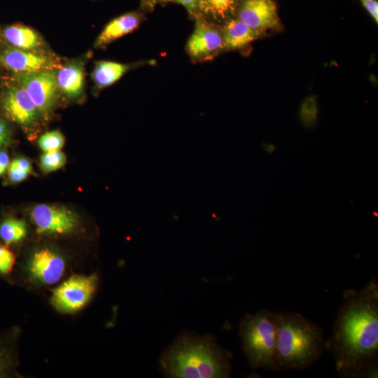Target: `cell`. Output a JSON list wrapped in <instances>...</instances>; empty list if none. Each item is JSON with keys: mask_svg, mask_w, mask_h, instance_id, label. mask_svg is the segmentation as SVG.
I'll use <instances>...</instances> for the list:
<instances>
[{"mask_svg": "<svg viewBox=\"0 0 378 378\" xmlns=\"http://www.w3.org/2000/svg\"><path fill=\"white\" fill-rule=\"evenodd\" d=\"M27 225L24 220L8 218L0 224V238L10 244L22 240L27 235Z\"/></svg>", "mask_w": 378, "mask_h": 378, "instance_id": "cell-19", "label": "cell"}, {"mask_svg": "<svg viewBox=\"0 0 378 378\" xmlns=\"http://www.w3.org/2000/svg\"><path fill=\"white\" fill-rule=\"evenodd\" d=\"M55 71L17 74L16 77V81L26 90L41 116L45 119L51 115L57 99Z\"/></svg>", "mask_w": 378, "mask_h": 378, "instance_id": "cell-8", "label": "cell"}, {"mask_svg": "<svg viewBox=\"0 0 378 378\" xmlns=\"http://www.w3.org/2000/svg\"><path fill=\"white\" fill-rule=\"evenodd\" d=\"M14 254L6 247L0 245V274L10 273L15 264Z\"/></svg>", "mask_w": 378, "mask_h": 378, "instance_id": "cell-23", "label": "cell"}, {"mask_svg": "<svg viewBox=\"0 0 378 378\" xmlns=\"http://www.w3.org/2000/svg\"><path fill=\"white\" fill-rule=\"evenodd\" d=\"M66 156L60 150L46 152L41 158V167L44 172L55 171L66 163Z\"/></svg>", "mask_w": 378, "mask_h": 378, "instance_id": "cell-21", "label": "cell"}, {"mask_svg": "<svg viewBox=\"0 0 378 378\" xmlns=\"http://www.w3.org/2000/svg\"><path fill=\"white\" fill-rule=\"evenodd\" d=\"M316 109L315 104L312 103H306L302 109V118L304 122L307 125L312 124L316 120Z\"/></svg>", "mask_w": 378, "mask_h": 378, "instance_id": "cell-25", "label": "cell"}, {"mask_svg": "<svg viewBox=\"0 0 378 378\" xmlns=\"http://www.w3.org/2000/svg\"><path fill=\"white\" fill-rule=\"evenodd\" d=\"M235 18L262 34L280 27L276 6L273 0H239Z\"/></svg>", "mask_w": 378, "mask_h": 378, "instance_id": "cell-10", "label": "cell"}, {"mask_svg": "<svg viewBox=\"0 0 378 378\" xmlns=\"http://www.w3.org/2000/svg\"><path fill=\"white\" fill-rule=\"evenodd\" d=\"M31 219L37 232L45 235L67 234L79 227L76 214L64 206L38 204L31 210Z\"/></svg>", "mask_w": 378, "mask_h": 378, "instance_id": "cell-9", "label": "cell"}, {"mask_svg": "<svg viewBox=\"0 0 378 378\" xmlns=\"http://www.w3.org/2000/svg\"><path fill=\"white\" fill-rule=\"evenodd\" d=\"M1 38L12 48L29 51L44 50V41L41 36L30 27L14 24L1 31Z\"/></svg>", "mask_w": 378, "mask_h": 378, "instance_id": "cell-17", "label": "cell"}, {"mask_svg": "<svg viewBox=\"0 0 378 378\" xmlns=\"http://www.w3.org/2000/svg\"><path fill=\"white\" fill-rule=\"evenodd\" d=\"M145 19L146 14L139 9L127 12L112 19L97 37L94 47L104 48L118 38L133 32Z\"/></svg>", "mask_w": 378, "mask_h": 378, "instance_id": "cell-13", "label": "cell"}, {"mask_svg": "<svg viewBox=\"0 0 378 378\" xmlns=\"http://www.w3.org/2000/svg\"><path fill=\"white\" fill-rule=\"evenodd\" d=\"M239 0H198L197 15L210 22L223 25L235 18Z\"/></svg>", "mask_w": 378, "mask_h": 378, "instance_id": "cell-18", "label": "cell"}, {"mask_svg": "<svg viewBox=\"0 0 378 378\" xmlns=\"http://www.w3.org/2000/svg\"><path fill=\"white\" fill-rule=\"evenodd\" d=\"M139 10L145 14L153 12L155 6L160 4V0H139Z\"/></svg>", "mask_w": 378, "mask_h": 378, "instance_id": "cell-27", "label": "cell"}, {"mask_svg": "<svg viewBox=\"0 0 378 378\" xmlns=\"http://www.w3.org/2000/svg\"><path fill=\"white\" fill-rule=\"evenodd\" d=\"M8 164L9 158L8 154L4 151H0V176L5 172Z\"/></svg>", "mask_w": 378, "mask_h": 378, "instance_id": "cell-29", "label": "cell"}, {"mask_svg": "<svg viewBox=\"0 0 378 378\" xmlns=\"http://www.w3.org/2000/svg\"><path fill=\"white\" fill-rule=\"evenodd\" d=\"M168 3H176L183 6L192 20L197 15L198 0H160V4Z\"/></svg>", "mask_w": 378, "mask_h": 378, "instance_id": "cell-24", "label": "cell"}, {"mask_svg": "<svg viewBox=\"0 0 378 378\" xmlns=\"http://www.w3.org/2000/svg\"><path fill=\"white\" fill-rule=\"evenodd\" d=\"M264 150L267 153H272L275 150V146L272 144L263 145Z\"/></svg>", "mask_w": 378, "mask_h": 378, "instance_id": "cell-30", "label": "cell"}, {"mask_svg": "<svg viewBox=\"0 0 378 378\" xmlns=\"http://www.w3.org/2000/svg\"><path fill=\"white\" fill-rule=\"evenodd\" d=\"M9 136V131L4 121L0 119V147L5 144Z\"/></svg>", "mask_w": 378, "mask_h": 378, "instance_id": "cell-28", "label": "cell"}, {"mask_svg": "<svg viewBox=\"0 0 378 378\" xmlns=\"http://www.w3.org/2000/svg\"><path fill=\"white\" fill-rule=\"evenodd\" d=\"M58 90L69 99H78L84 92L85 71L81 62L71 61L55 71Z\"/></svg>", "mask_w": 378, "mask_h": 378, "instance_id": "cell-15", "label": "cell"}, {"mask_svg": "<svg viewBox=\"0 0 378 378\" xmlns=\"http://www.w3.org/2000/svg\"><path fill=\"white\" fill-rule=\"evenodd\" d=\"M0 64L17 74L57 71L59 59L44 50L29 51L8 48L0 51Z\"/></svg>", "mask_w": 378, "mask_h": 378, "instance_id": "cell-7", "label": "cell"}, {"mask_svg": "<svg viewBox=\"0 0 378 378\" xmlns=\"http://www.w3.org/2000/svg\"><path fill=\"white\" fill-rule=\"evenodd\" d=\"M156 64L155 59H145L132 63H120L111 60H99L94 63L91 77L95 88H106L120 80L128 71L141 66Z\"/></svg>", "mask_w": 378, "mask_h": 378, "instance_id": "cell-14", "label": "cell"}, {"mask_svg": "<svg viewBox=\"0 0 378 378\" xmlns=\"http://www.w3.org/2000/svg\"><path fill=\"white\" fill-rule=\"evenodd\" d=\"M224 52L246 48L263 34L252 29L234 18L222 25Z\"/></svg>", "mask_w": 378, "mask_h": 378, "instance_id": "cell-16", "label": "cell"}, {"mask_svg": "<svg viewBox=\"0 0 378 378\" xmlns=\"http://www.w3.org/2000/svg\"><path fill=\"white\" fill-rule=\"evenodd\" d=\"M40 148L46 152L59 150L64 146V138L58 130H52L42 134L38 139Z\"/></svg>", "mask_w": 378, "mask_h": 378, "instance_id": "cell-22", "label": "cell"}, {"mask_svg": "<svg viewBox=\"0 0 378 378\" xmlns=\"http://www.w3.org/2000/svg\"><path fill=\"white\" fill-rule=\"evenodd\" d=\"M194 21L192 32L185 46L190 61L193 64L203 63L224 53L222 26L198 17Z\"/></svg>", "mask_w": 378, "mask_h": 378, "instance_id": "cell-5", "label": "cell"}, {"mask_svg": "<svg viewBox=\"0 0 378 378\" xmlns=\"http://www.w3.org/2000/svg\"><path fill=\"white\" fill-rule=\"evenodd\" d=\"M31 169V165L28 160L24 158H16L9 165V178L14 183L20 182L27 177Z\"/></svg>", "mask_w": 378, "mask_h": 378, "instance_id": "cell-20", "label": "cell"}, {"mask_svg": "<svg viewBox=\"0 0 378 378\" xmlns=\"http://www.w3.org/2000/svg\"><path fill=\"white\" fill-rule=\"evenodd\" d=\"M239 333L243 352L251 368L281 370L276 357L274 312L260 310L246 314L240 322Z\"/></svg>", "mask_w": 378, "mask_h": 378, "instance_id": "cell-4", "label": "cell"}, {"mask_svg": "<svg viewBox=\"0 0 378 378\" xmlns=\"http://www.w3.org/2000/svg\"><path fill=\"white\" fill-rule=\"evenodd\" d=\"M325 346L337 372L358 377L375 374L378 354V284L375 278L361 290H347Z\"/></svg>", "mask_w": 378, "mask_h": 378, "instance_id": "cell-1", "label": "cell"}, {"mask_svg": "<svg viewBox=\"0 0 378 378\" xmlns=\"http://www.w3.org/2000/svg\"><path fill=\"white\" fill-rule=\"evenodd\" d=\"M1 107L8 119L25 127L35 125L41 116L26 90L17 81L6 90Z\"/></svg>", "mask_w": 378, "mask_h": 378, "instance_id": "cell-11", "label": "cell"}, {"mask_svg": "<svg viewBox=\"0 0 378 378\" xmlns=\"http://www.w3.org/2000/svg\"><path fill=\"white\" fill-rule=\"evenodd\" d=\"M97 277L73 276L54 290L52 303L62 312L72 313L83 308L91 299L96 290Z\"/></svg>", "mask_w": 378, "mask_h": 378, "instance_id": "cell-6", "label": "cell"}, {"mask_svg": "<svg viewBox=\"0 0 378 378\" xmlns=\"http://www.w3.org/2000/svg\"><path fill=\"white\" fill-rule=\"evenodd\" d=\"M232 355L210 335L183 332L165 349L160 359L162 372L176 378H227Z\"/></svg>", "mask_w": 378, "mask_h": 378, "instance_id": "cell-2", "label": "cell"}, {"mask_svg": "<svg viewBox=\"0 0 378 378\" xmlns=\"http://www.w3.org/2000/svg\"><path fill=\"white\" fill-rule=\"evenodd\" d=\"M276 357L283 370H302L321 356L325 342L322 329L295 312H274Z\"/></svg>", "mask_w": 378, "mask_h": 378, "instance_id": "cell-3", "label": "cell"}, {"mask_svg": "<svg viewBox=\"0 0 378 378\" xmlns=\"http://www.w3.org/2000/svg\"><path fill=\"white\" fill-rule=\"evenodd\" d=\"M368 13L377 23L378 21V3L377 0H359Z\"/></svg>", "mask_w": 378, "mask_h": 378, "instance_id": "cell-26", "label": "cell"}, {"mask_svg": "<svg viewBox=\"0 0 378 378\" xmlns=\"http://www.w3.org/2000/svg\"><path fill=\"white\" fill-rule=\"evenodd\" d=\"M65 269L64 258L47 247L36 251L27 262V270L31 276L43 285L57 282L62 277Z\"/></svg>", "mask_w": 378, "mask_h": 378, "instance_id": "cell-12", "label": "cell"}]
</instances>
